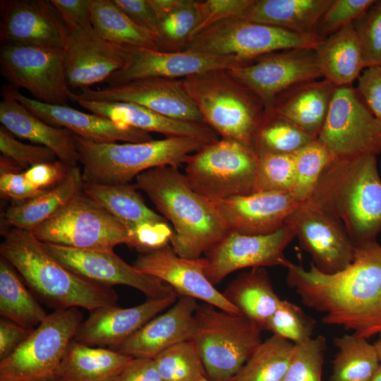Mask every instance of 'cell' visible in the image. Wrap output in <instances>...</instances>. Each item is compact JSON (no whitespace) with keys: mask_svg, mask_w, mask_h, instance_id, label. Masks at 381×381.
<instances>
[{"mask_svg":"<svg viewBox=\"0 0 381 381\" xmlns=\"http://www.w3.org/2000/svg\"><path fill=\"white\" fill-rule=\"evenodd\" d=\"M286 283L302 303L322 313V322L368 339L381 333V245L356 247L352 262L334 274L292 262Z\"/></svg>","mask_w":381,"mask_h":381,"instance_id":"cell-1","label":"cell"},{"mask_svg":"<svg viewBox=\"0 0 381 381\" xmlns=\"http://www.w3.org/2000/svg\"><path fill=\"white\" fill-rule=\"evenodd\" d=\"M135 185L172 224L170 243L179 256L202 258L229 233L214 204L196 192L178 167L147 170L135 178Z\"/></svg>","mask_w":381,"mask_h":381,"instance_id":"cell-2","label":"cell"},{"mask_svg":"<svg viewBox=\"0 0 381 381\" xmlns=\"http://www.w3.org/2000/svg\"><path fill=\"white\" fill-rule=\"evenodd\" d=\"M307 201L339 219L356 247L381 232V179L377 156L334 158Z\"/></svg>","mask_w":381,"mask_h":381,"instance_id":"cell-3","label":"cell"},{"mask_svg":"<svg viewBox=\"0 0 381 381\" xmlns=\"http://www.w3.org/2000/svg\"><path fill=\"white\" fill-rule=\"evenodd\" d=\"M0 254L36 298L54 310L82 308L92 312L116 304L118 296L112 287L92 282L69 270L30 231H7Z\"/></svg>","mask_w":381,"mask_h":381,"instance_id":"cell-4","label":"cell"},{"mask_svg":"<svg viewBox=\"0 0 381 381\" xmlns=\"http://www.w3.org/2000/svg\"><path fill=\"white\" fill-rule=\"evenodd\" d=\"M84 183H129L141 173L162 166L178 167L206 142L189 137H166L143 143H100L75 135Z\"/></svg>","mask_w":381,"mask_h":381,"instance_id":"cell-5","label":"cell"},{"mask_svg":"<svg viewBox=\"0 0 381 381\" xmlns=\"http://www.w3.org/2000/svg\"><path fill=\"white\" fill-rule=\"evenodd\" d=\"M203 122L222 138L252 146L265 108L260 99L228 70H217L181 79Z\"/></svg>","mask_w":381,"mask_h":381,"instance_id":"cell-6","label":"cell"},{"mask_svg":"<svg viewBox=\"0 0 381 381\" xmlns=\"http://www.w3.org/2000/svg\"><path fill=\"white\" fill-rule=\"evenodd\" d=\"M262 329L243 315L208 303L198 306L190 341L195 345L207 377L229 381L262 343Z\"/></svg>","mask_w":381,"mask_h":381,"instance_id":"cell-7","label":"cell"},{"mask_svg":"<svg viewBox=\"0 0 381 381\" xmlns=\"http://www.w3.org/2000/svg\"><path fill=\"white\" fill-rule=\"evenodd\" d=\"M258 160L252 146L221 138L188 156L184 174L196 192L215 203L254 193Z\"/></svg>","mask_w":381,"mask_h":381,"instance_id":"cell-8","label":"cell"},{"mask_svg":"<svg viewBox=\"0 0 381 381\" xmlns=\"http://www.w3.org/2000/svg\"><path fill=\"white\" fill-rule=\"evenodd\" d=\"M31 233L43 243L83 250L114 251L131 243L126 226L83 190Z\"/></svg>","mask_w":381,"mask_h":381,"instance_id":"cell-9","label":"cell"},{"mask_svg":"<svg viewBox=\"0 0 381 381\" xmlns=\"http://www.w3.org/2000/svg\"><path fill=\"white\" fill-rule=\"evenodd\" d=\"M322 39L316 33H298L235 17L205 29L190 40L186 49L250 62L275 52L313 49Z\"/></svg>","mask_w":381,"mask_h":381,"instance_id":"cell-10","label":"cell"},{"mask_svg":"<svg viewBox=\"0 0 381 381\" xmlns=\"http://www.w3.org/2000/svg\"><path fill=\"white\" fill-rule=\"evenodd\" d=\"M83 322L78 308L56 310L9 356L0 361V381H49Z\"/></svg>","mask_w":381,"mask_h":381,"instance_id":"cell-11","label":"cell"},{"mask_svg":"<svg viewBox=\"0 0 381 381\" xmlns=\"http://www.w3.org/2000/svg\"><path fill=\"white\" fill-rule=\"evenodd\" d=\"M334 158L381 153V122L352 85L337 87L318 137Z\"/></svg>","mask_w":381,"mask_h":381,"instance_id":"cell-12","label":"cell"},{"mask_svg":"<svg viewBox=\"0 0 381 381\" xmlns=\"http://www.w3.org/2000/svg\"><path fill=\"white\" fill-rule=\"evenodd\" d=\"M0 71L11 85L28 90L36 100L57 105L69 100L64 49L2 44Z\"/></svg>","mask_w":381,"mask_h":381,"instance_id":"cell-13","label":"cell"},{"mask_svg":"<svg viewBox=\"0 0 381 381\" xmlns=\"http://www.w3.org/2000/svg\"><path fill=\"white\" fill-rule=\"evenodd\" d=\"M295 238L287 224L266 235H246L230 231L219 243L204 254L205 274L214 286L228 274L244 268L282 266L291 262L284 250Z\"/></svg>","mask_w":381,"mask_h":381,"instance_id":"cell-14","label":"cell"},{"mask_svg":"<svg viewBox=\"0 0 381 381\" xmlns=\"http://www.w3.org/2000/svg\"><path fill=\"white\" fill-rule=\"evenodd\" d=\"M228 71L260 99L265 111L286 90L322 78L312 48L272 52Z\"/></svg>","mask_w":381,"mask_h":381,"instance_id":"cell-15","label":"cell"},{"mask_svg":"<svg viewBox=\"0 0 381 381\" xmlns=\"http://www.w3.org/2000/svg\"><path fill=\"white\" fill-rule=\"evenodd\" d=\"M285 223L321 272H340L353 260L356 246L341 222L310 202L301 203Z\"/></svg>","mask_w":381,"mask_h":381,"instance_id":"cell-16","label":"cell"},{"mask_svg":"<svg viewBox=\"0 0 381 381\" xmlns=\"http://www.w3.org/2000/svg\"><path fill=\"white\" fill-rule=\"evenodd\" d=\"M76 99L131 102L171 119L204 123L181 79L145 78L102 89L85 87L78 93L70 92L69 99Z\"/></svg>","mask_w":381,"mask_h":381,"instance_id":"cell-17","label":"cell"},{"mask_svg":"<svg viewBox=\"0 0 381 381\" xmlns=\"http://www.w3.org/2000/svg\"><path fill=\"white\" fill-rule=\"evenodd\" d=\"M248 62L235 56H215L192 49L162 52L128 46L124 66L107 80L116 85L145 78L182 79L217 70H230Z\"/></svg>","mask_w":381,"mask_h":381,"instance_id":"cell-18","label":"cell"},{"mask_svg":"<svg viewBox=\"0 0 381 381\" xmlns=\"http://www.w3.org/2000/svg\"><path fill=\"white\" fill-rule=\"evenodd\" d=\"M47 250L75 274L99 284L126 285L144 294L147 299L177 294L167 284L140 272L114 251L83 250L43 243Z\"/></svg>","mask_w":381,"mask_h":381,"instance_id":"cell-19","label":"cell"},{"mask_svg":"<svg viewBox=\"0 0 381 381\" xmlns=\"http://www.w3.org/2000/svg\"><path fill=\"white\" fill-rule=\"evenodd\" d=\"M133 266L169 285L179 297L199 299L222 310L242 315L208 280L204 271V258H181L167 245L140 253Z\"/></svg>","mask_w":381,"mask_h":381,"instance_id":"cell-20","label":"cell"},{"mask_svg":"<svg viewBox=\"0 0 381 381\" xmlns=\"http://www.w3.org/2000/svg\"><path fill=\"white\" fill-rule=\"evenodd\" d=\"M65 67L69 87L80 89L107 81L125 64L128 46L103 39L94 29H68Z\"/></svg>","mask_w":381,"mask_h":381,"instance_id":"cell-21","label":"cell"},{"mask_svg":"<svg viewBox=\"0 0 381 381\" xmlns=\"http://www.w3.org/2000/svg\"><path fill=\"white\" fill-rule=\"evenodd\" d=\"M68 28L50 1H1V44L64 49Z\"/></svg>","mask_w":381,"mask_h":381,"instance_id":"cell-22","label":"cell"},{"mask_svg":"<svg viewBox=\"0 0 381 381\" xmlns=\"http://www.w3.org/2000/svg\"><path fill=\"white\" fill-rule=\"evenodd\" d=\"M31 113L47 123L68 129L90 141L106 143H143L153 140L150 133L116 123L100 115L88 114L67 105L50 104L20 93L16 87H6Z\"/></svg>","mask_w":381,"mask_h":381,"instance_id":"cell-23","label":"cell"},{"mask_svg":"<svg viewBox=\"0 0 381 381\" xmlns=\"http://www.w3.org/2000/svg\"><path fill=\"white\" fill-rule=\"evenodd\" d=\"M178 296L172 294L147 299L131 308H120L115 304L96 309L81 322L73 340L91 346H109L114 349L151 319L174 305Z\"/></svg>","mask_w":381,"mask_h":381,"instance_id":"cell-24","label":"cell"},{"mask_svg":"<svg viewBox=\"0 0 381 381\" xmlns=\"http://www.w3.org/2000/svg\"><path fill=\"white\" fill-rule=\"evenodd\" d=\"M230 231L266 235L281 229L301 204L290 192L260 191L214 203Z\"/></svg>","mask_w":381,"mask_h":381,"instance_id":"cell-25","label":"cell"},{"mask_svg":"<svg viewBox=\"0 0 381 381\" xmlns=\"http://www.w3.org/2000/svg\"><path fill=\"white\" fill-rule=\"evenodd\" d=\"M196 299L180 296L166 312L156 315L114 350L133 358H154L167 348L190 341Z\"/></svg>","mask_w":381,"mask_h":381,"instance_id":"cell-26","label":"cell"},{"mask_svg":"<svg viewBox=\"0 0 381 381\" xmlns=\"http://www.w3.org/2000/svg\"><path fill=\"white\" fill-rule=\"evenodd\" d=\"M73 102L92 113L147 133L155 132L166 137L195 138L206 143L219 139L216 132L205 123L171 119L136 104L81 99Z\"/></svg>","mask_w":381,"mask_h":381,"instance_id":"cell-27","label":"cell"},{"mask_svg":"<svg viewBox=\"0 0 381 381\" xmlns=\"http://www.w3.org/2000/svg\"><path fill=\"white\" fill-rule=\"evenodd\" d=\"M0 102V121L13 135L51 150L58 159L78 166L79 156L75 135L68 129L44 121L16 99L5 87Z\"/></svg>","mask_w":381,"mask_h":381,"instance_id":"cell-28","label":"cell"},{"mask_svg":"<svg viewBox=\"0 0 381 381\" xmlns=\"http://www.w3.org/2000/svg\"><path fill=\"white\" fill-rule=\"evenodd\" d=\"M336 87L332 83L324 78L298 84L279 95L270 111L318 138L327 118Z\"/></svg>","mask_w":381,"mask_h":381,"instance_id":"cell-29","label":"cell"},{"mask_svg":"<svg viewBox=\"0 0 381 381\" xmlns=\"http://www.w3.org/2000/svg\"><path fill=\"white\" fill-rule=\"evenodd\" d=\"M313 49L322 78L336 87L352 85L365 69L353 23L323 38Z\"/></svg>","mask_w":381,"mask_h":381,"instance_id":"cell-30","label":"cell"},{"mask_svg":"<svg viewBox=\"0 0 381 381\" xmlns=\"http://www.w3.org/2000/svg\"><path fill=\"white\" fill-rule=\"evenodd\" d=\"M332 0H253L243 19L295 32L315 33L317 25Z\"/></svg>","mask_w":381,"mask_h":381,"instance_id":"cell-31","label":"cell"},{"mask_svg":"<svg viewBox=\"0 0 381 381\" xmlns=\"http://www.w3.org/2000/svg\"><path fill=\"white\" fill-rule=\"evenodd\" d=\"M132 358L111 349L91 346L73 339L52 380L112 381Z\"/></svg>","mask_w":381,"mask_h":381,"instance_id":"cell-32","label":"cell"},{"mask_svg":"<svg viewBox=\"0 0 381 381\" xmlns=\"http://www.w3.org/2000/svg\"><path fill=\"white\" fill-rule=\"evenodd\" d=\"M225 298L262 330L282 301L274 291L265 267H253L240 274L222 293Z\"/></svg>","mask_w":381,"mask_h":381,"instance_id":"cell-33","label":"cell"},{"mask_svg":"<svg viewBox=\"0 0 381 381\" xmlns=\"http://www.w3.org/2000/svg\"><path fill=\"white\" fill-rule=\"evenodd\" d=\"M80 167H72L66 177L57 186L23 202H16L5 212L7 223L19 229L31 231L64 208L83 189Z\"/></svg>","mask_w":381,"mask_h":381,"instance_id":"cell-34","label":"cell"},{"mask_svg":"<svg viewBox=\"0 0 381 381\" xmlns=\"http://www.w3.org/2000/svg\"><path fill=\"white\" fill-rule=\"evenodd\" d=\"M135 184L84 183L83 190L121 222L129 233L136 226L167 220L150 209Z\"/></svg>","mask_w":381,"mask_h":381,"instance_id":"cell-35","label":"cell"},{"mask_svg":"<svg viewBox=\"0 0 381 381\" xmlns=\"http://www.w3.org/2000/svg\"><path fill=\"white\" fill-rule=\"evenodd\" d=\"M13 267L0 259V314L29 329H35L47 316L36 296Z\"/></svg>","mask_w":381,"mask_h":381,"instance_id":"cell-36","label":"cell"},{"mask_svg":"<svg viewBox=\"0 0 381 381\" xmlns=\"http://www.w3.org/2000/svg\"><path fill=\"white\" fill-rule=\"evenodd\" d=\"M159 21L157 50L186 49L198 20L197 0H149Z\"/></svg>","mask_w":381,"mask_h":381,"instance_id":"cell-37","label":"cell"},{"mask_svg":"<svg viewBox=\"0 0 381 381\" xmlns=\"http://www.w3.org/2000/svg\"><path fill=\"white\" fill-rule=\"evenodd\" d=\"M90 11L94 29L107 41L157 49L155 37L138 26L114 0H91Z\"/></svg>","mask_w":381,"mask_h":381,"instance_id":"cell-38","label":"cell"},{"mask_svg":"<svg viewBox=\"0 0 381 381\" xmlns=\"http://www.w3.org/2000/svg\"><path fill=\"white\" fill-rule=\"evenodd\" d=\"M330 381H371L381 363L374 344L353 334L336 337Z\"/></svg>","mask_w":381,"mask_h":381,"instance_id":"cell-39","label":"cell"},{"mask_svg":"<svg viewBox=\"0 0 381 381\" xmlns=\"http://www.w3.org/2000/svg\"><path fill=\"white\" fill-rule=\"evenodd\" d=\"M315 138L288 119L272 111H264L252 147L258 156L294 154Z\"/></svg>","mask_w":381,"mask_h":381,"instance_id":"cell-40","label":"cell"},{"mask_svg":"<svg viewBox=\"0 0 381 381\" xmlns=\"http://www.w3.org/2000/svg\"><path fill=\"white\" fill-rule=\"evenodd\" d=\"M294 344L272 334L255 350L240 371L229 381H282Z\"/></svg>","mask_w":381,"mask_h":381,"instance_id":"cell-41","label":"cell"},{"mask_svg":"<svg viewBox=\"0 0 381 381\" xmlns=\"http://www.w3.org/2000/svg\"><path fill=\"white\" fill-rule=\"evenodd\" d=\"M293 155L294 180L290 193L298 202L303 203L310 199L322 171L334 157L318 138Z\"/></svg>","mask_w":381,"mask_h":381,"instance_id":"cell-42","label":"cell"},{"mask_svg":"<svg viewBox=\"0 0 381 381\" xmlns=\"http://www.w3.org/2000/svg\"><path fill=\"white\" fill-rule=\"evenodd\" d=\"M153 359L162 381H198L207 377L201 357L192 341L176 344Z\"/></svg>","mask_w":381,"mask_h":381,"instance_id":"cell-43","label":"cell"},{"mask_svg":"<svg viewBox=\"0 0 381 381\" xmlns=\"http://www.w3.org/2000/svg\"><path fill=\"white\" fill-rule=\"evenodd\" d=\"M326 339L319 335L294 344L289 367L282 381H322Z\"/></svg>","mask_w":381,"mask_h":381,"instance_id":"cell-44","label":"cell"},{"mask_svg":"<svg viewBox=\"0 0 381 381\" xmlns=\"http://www.w3.org/2000/svg\"><path fill=\"white\" fill-rule=\"evenodd\" d=\"M294 180L293 154L258 156L254 192H290Z\"/></svg>","mask_w":381,"mask_h":381,"instance_id":"cell-45","label":"cell"},{"mask_svg":"<svg viewBox=\"0 0 381 381\" xmlns=\"http://www.w3.org/2000/svg\"><path fill=\"white\" fill-rule=\"evenodd\" d=\"M315 324V321L299 306L287 300H282L269 320L266 330L294 344H298L312 338Z\"/></svg>","mask_w":381,"mask_h":381,"instance_id":"cell-46","label":"cell"},{"mask_svg":"<svg viewBox=\"0 0 381 381\" xmlns=\"http://www.w3.org/2000/svg\"><path fill=\"white\" fill-rule=\"evenodd\" d=\"M365 68L381 66V0L353 23Z\"/></svg>","mask_w":381,"mask_h":381,"instance_id":"cell-47","label":"cell"},{"mask_svg":"<svg viewBox=\"0 0 381 381\" xmlns=\"http://www.w3.org/2000/svg\"><path fill=\"white\" fill-rule=\"evenodd\" d=\"M375 0H332L320 19L315 33L322 38L353 23Z\"/></svg>","mask_w":381,"mask_h":381,"instance_id":"cell-48","label":"cell"},{"mask_svg":"<svg viewBox=\"0 0 381 381\" xmlns=\"http://www.w3.org/2000/svg\"><path fill=\"white\" fill-rule=\"evenodd\" d=\"M0 150L2 155L13 159L25 170L35 165L54 162L58 159L46 147L26 144L18 140L3 126L0 128Z\"/></svg>","mask_w":381,"mask_h":381,"instance_id":"cell-49","label":"cell"},{"mask_svg":"<svg viewBox=\"0 0 381 381\" xmlns=\"http://www.w3.org/2000/svg\"><path fill=\"white\" fill-rule=\"evenodd\" d=\"M252 1L253 0L198 1V20L191 39L214 23L227 18L239 17Z\"/></svg>","mask_w":381,"mask_h":381,"instance_id":"cell-50","label":"cell"},{"mask_svg":"<svg viewBox=\"0 0 381 381\" xmlns=\"http://www.w3.org/2000/svg\"><path fill=\"white\" fill-rule=\"evenodd\" d=\"M173 229L168 222L145 224L136 226L130 232L131 243L129 247L140 253H147L168 245Z\"/></svg>","mask_w":381,"mask_h":381,"instance_id":"cell-51","label":"cell"},{"mask_svg":"<svg viewBox=\"0 0 381 381\" xmlns=\"http://www.w3.org/2000/svg\"><path fill=\"white\" fill-rule=\"evenodd\" d=\"M356 90L372 114L381 122V66L365 68L358 78Z\"/></svg>","mask_w":381,"mask_h":381,"instance_id":"cell-52","label":"cell"},{"mask_svg":"<svg viewBox=\"0 0 381 381\" xmlns=\"http://www.w3.org/2000/svg\"><path fill=\"white\" fill-rule=\"evenodd\" d=\"M67 28H87L91 23V0H50Z\"/></svg>","mask_w":381,"mask_h":381,"instance_id":"cell-53","label":"cell"},{"mask_svg":"<svg viewBox=\"0 0 381 381\" xmlns=\"http://www.w3.org/2000/svg\"><path fill=\"white\" fill-rule=\"evenodd\" d=\"M71 167L58 159L35 165L25 170L24 174L35 187L48 190L62 182Z\"/></svg>","mask_w":381,"mask_h":381,"instance_id":"cell-54","label":"cell"},{"mask_svg":"<svg viewBox=\"0 0 381 381\" xmlns=\"http://www.w3.org/2000/svg\"><path fill=\"white\" fill-rule=\"evenodd\" d=\"M114 1L138 26L151 34L157 42L159 34V21L149 0Z\"/></svg>","mask_w":381,"mask_h":381,"instance_id":"cell-55","label":"cell"},{"mask_svg":"<svg viewBox=\"0 0 381 381\" xmlns=\"http://www.w3.org/2000/svg\"><path fill=\"white\" fill-rule=\"evenodd\" d=\"M45 190L33 186L26 179L24 172L0 175V193L2 198L23 202L41 195Z\"/></svg>","mask_w":381,"mask_h":381,"instance_id":"cell-56","label":"cell"},{"mask_svg":"<svg viewBox=\"0 0 381 381\" xmlns=\"http://www.w3.org/2000/svg\"><path fill=\"white\" fill-rule=\"evenodd\" d=\"M112 381H162L153 358H132Z\"/></svg>","mask_w":381,"mask_h":381,"instance_id":"cell-57","label":"cell"},{"mask_svg":"<svg viewBox=\"0 0 381 381\" xmlns=\"http://www.w3.org/2000/svg\"><path fill=\"white\" fill-rule=\"evenodd\" d=\"M35 329L21 326L6 318L0 320V361L12 354Z\"/></svg>","mask_w":381,"mask_h":381,"instance_id":"cell-58","label":"cell"},{"mask_svg":"<svg viewBox=\"0 0 381 381\" xmlns=\"http://www.w3.org/2000/svg\"><path fill=\"white\" fill-rule=\"evenodd\" d=\"M22 168L13 159L1 155L0 157V172L1 174L7 173H20Z\"/></svg>","mask_w":381,"mask_h":381,"instance_id":"cell-59","label":"cell"},{"mask_svg":"<svg viewBox=\"0 0 381 381\" xmlns=\"http://www.w3.org/2000/svg\"><path fill=\"white\" fill-rule=\"evenodd\" d=\"M371 381H381V363L374 374Z\"/></svg>","mask_w":381,"mask_h":381,"instance_id":"cell-60","label":"cell"},{"mask_svg":"<svg viewBox=\"0 0 381 381\" xmlns=\"http://www.w3.org/2000/svg\"><path fill=\"white\" fill-rule=\"evenodd\" d=\"M377 354L381 362V335L379 339L374 343Z\"/></svg>","mask_w":381,"mask_h":381,"instance_id":"cell-61","label":"cell"},{"mask_svg":"<svg viewBox=\"0 0 381 381\" xmlns=\"http://www.w3.org/2000/svg\"><path fill=\"white\" fill-rule=\"evenodd\" d=\"M198 381H212L207 377H204L198 380Z\"/></svg>","mask_w":381,"mask_h":381,"instance_id":"cell-62","label":"cell"},{"mask_svg":"<svg viewBox=\"0 0 381 381\" xmlns=\"http://www.w3.org/2000/svg\"><path fill=\"white\" fill-rule=\"evenodd\" d=\"M49 381H57V380H49Z\"/></svg>","mask_w":381,"mask_h":381,"instance_id":"cell-63","label":"cell"}]
</instances>
